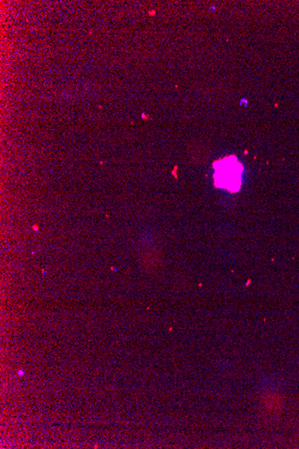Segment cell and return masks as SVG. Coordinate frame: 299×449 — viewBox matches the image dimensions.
<instances>
[{"mask_svg":"<svg viewBox=\"0 0 299 449\" xmlns=\"http://www.w3.org/2000/svg\"><path fill=\"white\" fill-rule=\"evenodd\" d=\"M213 179L216 187L227 190L231 193H236L240 190L244 168L236 156H228L216 162L213 164Z\"/></svg>","mask_w":299,"mask_h":449,"instance_id":"6da1fadb","label":"cell"}]
</instances>
